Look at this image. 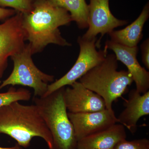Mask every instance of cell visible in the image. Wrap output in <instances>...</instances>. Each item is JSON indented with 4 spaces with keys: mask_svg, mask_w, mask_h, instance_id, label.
I'll return each mask as SVG.
<instances>
[{
    "mask_svg": "<svg viewBox=\"0 0 149 149\" xmlns=\"http://www.w3.org/2000/svg\"><path fill=\"white\" fill-rule=\"evenodd\" d=\"M72 21L64 8L54 5L49 0H35L32 10L22 14V25L32 53L42 50L50 44L61 46L71 45L63 38L58 27Z\"/></svg>",
    "mask_w": 149,
    "mask_h": 149,
    "instance_id": "cell-1",
    "label": "cell"
},
{
    "mask_svg": "<svg viewBox=\"0 0 149 149\" xmlns=\"http://www.w3.org/2000/svg\"><path fill=\"white\" fill-rule=\"evenodd\" d=\"M0 133L9 136L24 148H28L36 137L45 141L49 149L53 148L50 131L35 104L15 102L0 107Z\"/></svg>",
    "mask_w": 149,
    "mask_h": 149,
    "instance_id": "cell-2",
    "label": "cell"
},
{
    "mask_svg": "<svg viewBox=\"0 0 149 149\" xmlns=\"http://www.w3.org/2000/svg\"><path fill=\"white\" fill-rule=\"evenodd\" d=\"M117 60L114 54L107 55L104 60L79 79L86 88L102 97L106 109L113 110V102L121 97L133 82L128 70L118 71Z\"/></svg>",
    "mask_w": 149,
    "mask_h": 149,
    "instance_id": "cell-3",
    "label": "cell"
},
{
    "mask_svg": "<svg viewBox=\"0 0 149 149\" xmlns=\"http://www.w3.org/2000/svg\"><path fill=\"white\" fill-rule=\"evenodd\" d=\"M64 89L63 87L45 97H34L33 101L52 134V149H77L74 128L65 104Z\"/></svg>",
    "mask_w": 149,
    "mask_h": 149,
    "instance_id": "cell-4",
    "label": "cell"
},
{
    "mask_svg": "<svg viewBox=\"0 0 149 149\" xmlns=\"http://www.w3.org/2000/svg\"><path fill=\"white\" fill-rule=\"evenodd\" d=\"M33 54L29 44L10 57L13 62V70L0 85V90L8 85H20L32 88L34 97H44L54 76L43 72L35 65L32 58Z\"/></svg>",
    "mask_w": 149,
    "mask_h": 149,
    "instance_id": "cell-5",
    "label": "cell"
},
{
    "mask_svg": "<svg viewBox=\"0 0 149 149\" xmlns=\"http://www.w3.org/2000/svg\"><path fill=\"white\" fill-rule=\"evenodd\" d=\"M97 38L85 40L79 37L77 42L80 52L77 61L70 70L58 80L48 85L45 96L67 85L70 86L97 65L103 61L107 55V51L96 49Z\"/></svg>",
    "mask_w": 149,
    "mask_h": 149,
    "instance_id": "cell-6",
    "label": "cell"
},
{
    "mask_svg": "<svg viewBox=\"0 0 149 149\" xmlns=\"http://www.w3.org/2000/svg\"><path fill=\"white\" fill-rule=\"evenodd\" d=\"M17 12L0 24V83L7 66L8 58L18 52L25 45L22 13Z\"/></svg>",
    "mask_w": 149,
    "mask_h": 149,
    "instance_id": "cell-7",
    "label": "cell"
},
{
    "mask_svg": "<svg viewBox=\"0 0 149 149\" xmlns=\"http://www.w3.org/2000/svg\"><path fill=\"white\" fill-rule=\"evenodd\" d=\"M127 23V21L120 20L113 15L110 10L109 0H90L88 5V29L82 37L91 40L100 34L101 37L96 42V47L100 48L101 40L105 34Z\"/></svg>",
    "mask_w": 149,
    "mask_h": 149,
    "instance_id": "cell-8",
    "label": "cell"
},
{
    "mask_svg": "<svg viewBox=\"0 0 149 149\" xmlns=\"http://www.w3.org/2000/svg\"><path fill=\"white\" fill-rule=\"evenodd\" d=\"M68 115L73 125L77 141L118 123L114 111L106 109L91 112L71 113L68 112Z\"/></svg>",
    "mask_w": 149,
    "mask_h": 149,
    "instance_id": "cell-9",
    "label": "cell"
},
{
    "mask_svg": "<svg viewBox=\"0 0 149 149\" xmlns=\"http://www.w3.org/2000/svg\"><path fill=\"white\" fill-rule=\"evenodd\" d=\"M65 88L63 98L67 110L71 113L100 111L106 109L103 99L80 82Z\"/></svg>",
    "mask_w": 149,
    "mask_h": 149,
    "instance_id": "cell-10",
    "label": "cell"
},
{
    "mask_svg": "<svg viewBox=\"0 0 149 149\" xmlns=\"http://www.w3.org/2000/svg\"><path fill=\"white\" fill-rule=\"evenodd\" d=\"M104 49L113 51L117 61H121L126 66L136 83L137 92L143 94L149 91V72L141 66L137 60L138 47H130L107 40Z\"/></svg>",
    "mask_w": 149,
    "mask_h": 149,
    "instance_id": "cell-11",
    "label": "cell"
},
{
    "mask_svg": "<svg viewBox=\"0 0 149 149\" xmlns=\"http://www.w3.org/2000/svg\"><path fill=\"white\" fill-rule=\"evenodd\" d=\"M125 108L117 118L118 123L131 133L137 130V123L141 118L149 114V91L141 94L133 89L128 94Z\"/></svg>",
    "mask_w": 149,
    "mask_h": 149,
    "instance_id": "cell-12",
    "label": "cell"
},
{
    "mask_svg": "<svg viewBox=\"0 0 149 149\" xmlns=\"http://www.w3.org/2000/svg\"><path fill=\"white\" fill-rule=\"evenodd\" d=\"M126 138L125 127L122 124L116 123L79 140L77 141V149H112L116 144Z\"/></svg>",
    "mask_w": 149,
    "mask_h": 149,
    "instance_id": "cell-13",
    "label": "cell"
},
{
    "mask_svg": "<svg viewBox=\"0 0 149 149\" xmlns=\"http://www.w3.org/2000/svg\"><path fill=\"white\" fill-rule=\"evenodd\" d=\"M149 16V3L144 7L138 18L124 29L113 30L109 33L111 41L127 47H137L143 38L144 24Z\"/></svg>",
    "mask_w": 149,
    "mask_h": 149,
    "instance_id": "cell-14",
    "label": "cell"
},
{
    "mask_svg": "<svg viewBox=\"0 0 149 149\" xmlns=\"http://www.w3.org/2000/svg\"><path fill=\"white\" fill-rule=\"evenodd\" d=\"M54 5L69 12L80 29L88 27V5L85 0H49Z\"/></svg>",
    "mask_w": 149,
    "mask_h": 149,
    "instance_id": "cell-15",
    "label": "cell"
},
{
    "mask_svg": "<svg viewBox=\"0 0 149 149\" xmlns=\"http://www.w3.org/2000/svg\"><path fill=\"white\" fill-rule=\"evenodd\" d=\"M31 97L32 94L29 90L24 88L17 89L12 86L6 92L0 93V107L13 102L27 101Z\"/></svg>",
    "mask_w": 149,
    "mask_h": 149,
    "instance_id": "cell-16",
    "label": "cell"
},
{
    "mask_svg": "<svg viewBox=\"0 0 149 149\" xmlns=\"http://www.w3.org/2000/svg\"><path fill=\"white\" fill-rule=\"evenodd\" d=\"M33 0H0V7H10L17 12L25 14L32 10Z\"/></svg>",
    "mask_w": 149,
    "mask_h": 149,
    "instance_id": "cell-17",
    "label": "cell"
},
{
    "mask_svg": "<svg viewBox=\"0 0 149 149\" xmlns=\"http://www.w3.org/2000/svg\"><path fill=\"white\" fill-rule=\"evenodd\" d=\"M112 149H149V140L146 138L131 141L124 139L116 144Z\"/></svg>",
    "mask_w": 149,
    "mask_h": 149,
    "instance_id": "cell-18",
    "label": "cell"
},
{
    "mask_svg": "<svg viewBox=\"0 0 149 149\" xmlns=\"http://www.w3.org/2000/svg\"><path fill=\"white\" fill-rule=\"evenodd\" d=\"M142 61L147 69H149V40L148 38L141 45Z\"/></svg>",
    "mask_w": 149,
    "mask_h": 149,
    "instance_id": "cell-19",
    "label": "cell"
},
{
    "mask_svg": "<svg viewBox=\"0 0 149 149\" xmlns=\"http://www.w3.org/2000/svg\"><path fill=\"white\" fill-rule=\"evenodd\" d=\"M14 9H6L0 7V20H3L14 15L16 12Z\"/></svg>",
    "mask_w": 149,
    "mask_h": 149,
    "instance_id": "cell-20",
    "label": "cell"
},
{
    "mask_svg": "<svg viewBox=\"0 0 149 149\" xmlns=\"http://www.w3.org/2000/svg\"><path fill=\"white\" fill-rule=\"evenodd\" d=\"M0 149H24V148H22L16 143L13 146L11 147H8V148H4L0 146Z\"/></svg>",
    "mask_w": 149,
    "mask_h": 149,
    "instance_id": "cell-21",
    "label": "cell"
}]
</instances>
